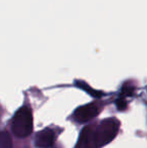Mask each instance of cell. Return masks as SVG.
<instances>
[{
	"instance_id": "obj_1",
	"label": "cell",
	"mask_w": 147,
	"mask_h": 148,
	"mask_svg": "<svg viewBox=\"0 0 147 148\" xmlns=\"http://www.w3.org/2000/svg\"><path fill=\"white\" fill-rule=\"evenodd\" d=\"M118 128L119 123L115 119H107L97 126L92 127V138L95 148H100L111 142L117 134Z\"/></svg>"
},
{
	"instance_id": "obj_2",
	"label": "cell",
	"mask_w": 147,
	"mask_h": 148,
	"mask_svg": "<svg viewBox=\"0 0 147 148\" xmlns=\"http://www.w3.org/2000/svg\"><path fill=\"white\" fill-rule=\"evenodd\" d=\"M12 132L17 137H26L32 132L31 111L27 107H22L15 113L11 125Z\"/></svg>"
},
{
	"instance_id": "obj_3",
	"label": "cell",
	"mask_w": 147,
	"mask_h": 148,
	"mask_svg": "<svg viewBox=\"0 0 147 148\" xmlns=\"http://www.w3.org/2000/svg\"><path fill=\"white\" fill-rule=\"evenodd\" d=\"M99 113V109L95 104H88V105L79 107L75 111V118L79 122H88L95 118Z\"/></svg>"
},
{
	"instance_id": "obj_4",
	"label": "cell",
	"mask_w": 147,
	"mask_h": 148,
	"mask_svg": "<svg viewBox=\"0 0 147 148\" xmlns=\"http://www.w3.org/2000/svg\"><path fill=\"white\" fill-rule=\"evenodd\" d=\"M55 142V134L49 129H44L36 134V145L38 148H49Z\"/></svg>"
},
{
	"instance_id": "obj_5",
	"label": "cell",
	"mask_w": 147,
	"mask_h": 148,
	"mask_svg": "<svg viewBox=\"0 0 147 148\" xmlns=\"http://www.w3.org/2000/svg\"><path fill=\"white\" fill-rule=\"evenodd\" d=\"M76 148H95L92 138V127L88 126L83 129Z\"/></svg>"
},
{
	"instance_id": "obj_6",
	"label": "cell",
	"mask_w": 147,
	"mask_h": 148,
	"mask_svg": "<svg viewBox=\"0 0 147 148\" xmlns=\"http://www.w3.org/2000/svg\"><path fill=\"white\" fill-rule=\"evenodd\" d=\"M0 148H12V141L8 133L0 132Z\"/></svg>"
},
{
	"instance_id": "obj_7",
	"label": "cell",
	"mask_w": 147,
	"mask_h": 148,
	"mask_svg": "<svg viewBox=\"0 0 147 148\" xmlns=\"http://www.w3.org/2000/svg\"><path fill=\"white\" fill-rule=\"evenodd\" d=\"M78 85L80 88H82L83 90H85V91L87 92V93H89L91 96H93V97H96V98H99V97H101V96L103 95L102 93H100V92H98V91H96V90H93L91 87H89L87 84H85V83H83V82H78Z\"/></svg>"
},
{
	"instance_id": "obj_8",
	"label": "cell",
	"mask_w": 147,
	"mask_h": 148,
	"mask_svg": "<svg viewBox=\"0 0 147 148\" xmlns=\"http://www.w3.org/2000/svg\"><path fill=\"white\" fill-rule=\"evenodd\" d=\"M116 105H117L118 110H124V109H126L127 104H126L125 100H124L123 98H120V99H118L117 102H116Z\"/></svg>"
},
{
	"instance_id": "obj_9",
	"label": "cell",
	"mask_w": 147,
	"mask_h": 148,
	"mask_svg": "<svg viewBox=\"0 0 147 148\" xmlns=\"http://www.w3.org/2000/svg\"><path fill=\"white\" fill-rule=\"evenodd\" d=\"M131 94H132V89H130V88L123 89V95H131Z\"/></svg>"
}]
</instances>
